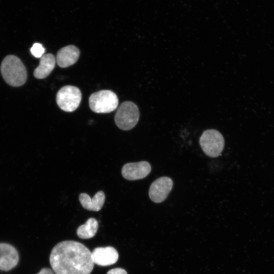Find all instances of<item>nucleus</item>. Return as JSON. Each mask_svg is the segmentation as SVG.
<instances>
[{
	"label": "nucleus",
	"instance_id": "1",
	"mask_svg": "<svg viewBox=\"0 0 274 274\" xmlns=\"http://www.w3.org/2000/svg\"><path fill=\"white\" fill-rule=\"evenodd\" d=\"M49 260L56 274H90L94 267L90 251L83 244L73 241L56 245Z\"/></svg>",
	"mask_w": 274,
	"mask_h": 274
},
{
	"label": "nucleus",
	"instance_id": "2",
	"mask_svg": "<svg viewBox=\"0 0 274 274\" xmlns=\"http://www.w3.org/2000/svg\"><path fill=\"white\" fill-rule=\"evenodd\" d=\"M1 71L5 81L11 86H20L26 81V68L21 60L15 55H8L3 59Z\"/></svg>",
	"mask_w": 274,
	"mask_h": 274
},
{
	"label": "nucleus",
	"instance_id": "3",
	"mask_svg": "<svg viewBox=\"0 0 274 274\" xmlns=\"http://www.w3.org/2000/svg\"><path fill=\"white\" fill-rule=\"evenodd\" d=\"M90 109L97 113L113 112L118 107V98L116 94L109 90H102L91 94L89 98Z\"/></svg>",
	"mask_w": 274,
	"mask_h": 274
},
{
	"label": "nucleus",
	"instance_id": "4",
	"mask_svg": "<svg viewBox=\"0 0 274 274\" xmlns=\"http://www.w3.org/2000/svg\"><path fill=\"white\" fill-rule=\"evenodd\" d=\"M140 112L138 106L129 101H124L118 107L115 115L116 125L121 129L128 130L139 121Z\"/></svg>",
	"mask_w": 274,
	"mask_h": 274
},
{
	"label": "nucleus",
	"instance_id": "5",
	"mask_svg": "<svg viewBox=\"0 0 274 274\" xmlns=\"http://www.w3.org/2000/svg\"><path fill=\"white\" fill-rule=\"evenodd\" d=\"M199 144L206 155L215 158L221 154L224 149V139L219 131L214 129H207L200 136Z\"/></svg>",
	"mask_w": 274,
	"mask_h": 274
},
{
	"label": "nucleus",
	"instance_id": "6",
	"mask_svg": "<svg viewBox=\"0 0 274 274\" xmlns=\"http://www.w3.org/2000/svg\"><path fill=\"white\" fill-rule=\"evenodd\" d=\"M82 94L80 90L77 87L66 85L61 88L56 94V102L63 111L73 112L80 105Z\"/></svg>",
	"mask_w": 274,
	"mask_h": 274
},
{
	"label": "nucleus",
	"instance_id": "7",
	"mask_svg": "<svg viewBox=\"0 0 274 274\" xmlns=\"http://www.w3.org/2000/svg\"><path fill=\"white\" fill-rule=\"evenodd\" d=\"M173 186V181L168 177H161L155 180L151 185L149 196L155 203L163 201L168 196Z\"/></svg>",
	"mask_w": 274,
	"mask_h": 274
},
{
	"label": "nucleus",
	"instance_id": "8",
	"mask_svg": "<svg viewBox=\"0 0 274 274\" xmlns=\"http://www.w3.org/2000/svg\"><path fill=\"white\" fill-rule=\"evenodd\" d=\"M151 170L150 164L146 161L128 163L123 165L121 173L128 180H136L146 177Z\"/></svg>",
	"mask_w": 274,
	"mask_h": 274
},
{
	"label": "nucleus",
	"instance_id": "9",
	"mask_svg": "<svg viewBox=\"0 0 274 274\" xmlns=\"http://www.w3.org/2000/svg\"><path fill=\"white\" fill-rule=\"evenodd\" d=\"M19 256L16 249L12 245L0 243V270L9 271L17 265Z\"/></svg>",
	"mask_w": 274,
	"mask_h": 274
},
{
	"label": "nucleus",
	"instance_id": "10",
	"mask_svg": "<svg viewBox=\"0 0 274 274\" xmlns=\"http://www.w3.org/2000/svg\"><path fill=\"white\" fill-rule=\"evenodd\" d=\"M93 262L98 265L105 266L115 264L118 259L119 255L113 247H97L92 252Z\"/></svg>",
	"mask_w": 274,
	"mask_h": 274
},
{
	"label": "nucleus",
	"instance_id": "11",
	"mask_svg": "<svg viewBox=\"0 0 274 274\" xmlns=\"http://www.w3.org/2000/svg\"><path fill=\"white\" fill-rule=\"evenodd\" d=\"M79 56V49L75 46L68 45L59 50L56 62L61 67H67L75 64Z\"/></svg>",
	"mask_w": 274,
	"mask_h": 274
},
{
	"label": "nucleus",
	"instance_id": "12",
	"mask_svg": "<svg viewBox=\"0 0 274 274\" xmlns=\"http://www.w3.org/2000/svg\"><path fill=\"white\" fill-rule=\"evenodd\" d=\"M79 201L82 207L88 210L98 211L102 207L105 201V195L103 191L97 192L91 198L86 193H82L79 195Z\"/></svg>",
	"mask_w": 274,
	"mask_h": 274
},
{
	"label": "nucleus",
	"instance_id": "13",
	"mask_svg": "<svg viewBox=\"0 0 274 274\" xmlns=\"http://www.w3.org/2000/svg\"><path fill=\"white\" fill-rule=\"evenodd\" d=\"M55 63L56 58L52 54L43 55L40 58L39 66L34 71V76L37 79L46 78L54 69Z\"/></svg>",
	"mask_w": 274,
	"mask_h": 274
},
{
	"label": "nucleus",
	"instance_id": "14",
	"mask_svg": "<svg viewBox=\"0 0 274 274\" xmlns=\"http://www.w3.org/2000/svg\"><path fill=\"white\" fill-rule=\"evenodd\" d=\"M98 224L97 221L93 218H90L86 222L80 225L77 230V235L82 239L93 237L97 231Z\"/></svg>",
	"mask_w": 274,
	"mask_h": 274
},
{
	"label": "nucleus",
	"instance_id": "15",
	"mask_svg": "<svg viewBox=\"0 0 274 274\" xmlns=\"http://www.w3.org/2000/svg\"><path fill=\"white\" fill-rule=\"evenodd\" d=\"M31 54L36 57L41 58L45 52V49L40 43H35L30 49Z\"/></svg>",
	"mask_w": 274,
	"mask_h": 274
},
{
	"label": "nucleus",
	"instance_id": "16",
	"mask_svg": "<svg viewBox=\"0 0 274 274\" xmlns=\"http://www.w3.org/2000/svg\"><path fill=\"white\" fill-rule=\"evenodd\" d=\"M107 274H127L126 271L121 268H115L110 270Z\"/></svg>",
	"mask_w": 274,
	"mask_h": 274
},
{
	"label": "nucleus",
	"instance_id": "17",
	"mask_svg": "<svg viewBox=\"0 0 274 274\" xmlns=\"http://www.w3.org/2000/svg\"><path fill=\"white\" fill-rule=\"evenodd\" d=\"M37 274H55V272L51 269L45 267L41 269Z\"/></svg>",
	"mask_w": 274,
	"mask_h": 274
}]
</instances>
